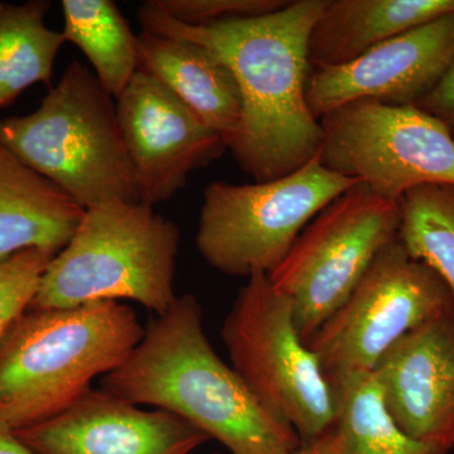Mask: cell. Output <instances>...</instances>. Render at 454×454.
<instances>
[{
    "mask_svg": "<svg viewBox=\"0 0 454 454\" xmlns=\"http://www.w3.org/2000/svg\"><path fill=\"white\" fill-rule=\"evenodd\" d=\"M327 0H293L265 16L187 26L151 3L140 5L143 32L200 44L234 74L243 98L240 131L230 151L255 182L286 177L316 158L322 129L306 85L312 27Z\"/></svg>",
    "mask_w": 454,
    "mask_h": 454,
    "instance_id": "cell-1",
    "label": "cell"
},
{
    "mask_svg": "<svg viewBox=\"0 0 454 454\" xmlns=\"http://www.w3.org/2000/svg\"><path fill=\"white\" fill-rule=\"evenodd\" d=\"M103 389L177 415L231 454H294L301 447L291 424L269 411L212 348L193 294L177 297L152 321L129 357L106 375Z\"/></svg>",
    "mask_w": 454,
    "mask_h": 454,
    "instance_id": "cell-2",
    "label": "cell"
},
{
    "mask_svg": "<svg viewBox=\"0 0 454 454\" xmlns=\"http://www.w3.org/2000/svg\"><path fill=\"white\" fill-rule=\"evenodd\" d=\"M145 334L121 301L27 309L0 340V424L16 432L61 414L95 378L118 369Z\"/></svg>",
    "mask_w": 454,
    "mask_h": 454,
    "instance_id": "cell-3",
    "label": "cell"
},
{
    "mask_svg": "<svg viewBox=\"0 0 454 454\" xmlns=\"http://www.w3.org/2000/svg\"><path fill=\"white\" fill-rule=\"evenodd\" d=\"M0 145L85 210L140 202L114 98L80 62L67 66L35 113L0 121Z\"/></svg>",
    "mask_w": 454,
    "mask_h": 454,
    "instance_id": "cell-4",
    "label": "cell"
},
{
    "mask_svg": "<svg viewBox=\"0 0 454 454\" xmlns=\"http://www.w3.org/2000/svg\"><path fill=\"white\" fill-rule=\"evenodd\" d=\"M179 241L178 226L145 203L86 208L70 243L51 260L28 309L129 300L162 316L177 300Z\"/></svg>",
    "mask_w": 454,
    "mask_h": 454,
    "instance_id": "cell-5",
    "label": "cell"
},
{
    "mask_svg": "<svg viewBox=\"0 0 454 454\" xmlns=\"http://www.w3.org/2000/svg\"><path fill=\"white\" fill-rule=\"evenodd\" d=\"M360 181L328 169L319 154L286 177L214 182L203 192L197 249L227 276L270 274L313 217Z\"/></svg>",
    "mask_w": 454,
    "mask_h": 454,
    "instance_id": "cell-6",
    "label": "cell"
},
{
    "mask_svg": "<svg viewBox=\"0 0 454 454\" xmlns=\"http://www.w3.org/2000/svg\"><path fill=\"white\" fill-rule=\"evenodd\" d=\"M232 367L269 411L297 432L301 446L324 434L336 395L316 355L301 340L291 301L255 271L221 328Z\"/></svg>",
    "mask_w": 454,
    "mask_h": 454,
    "instance_id": "cell-7",
    "label": "cell"
},
{
    "mask_svg": "<svg viewBox=\"0 0 454 454\" xmlns=\"http://www.w3.org/2000/svg\"><path fill=\"white\" fill-rule=\"evenodd\" d=\"M400 221V202L382 199L360 182L325 206L268 274L291 301L304 342L348 301L381 250L396 240Z\"/></svg>",
    "mask_w": 454,
    "mask_h": 454,
    "instance_id": "cell-8",
    "label": "cell"
},
{
    "mask_svg": "<svg viewBox=\"0 0 454 454\" xmlns=\"http://www.w3.org/2000/svg\"><path fill=\"white\" fill-rule=\"evenodd\" d=\"M452 307L447 284L411 258L397 236L307 346L333 389L349 376L372 372L397 340Z\"/></svg>",
    "mask_w": 454,
    "mask_h": 454,
    "instance_id": "cell-9",
    "label": "cell"
},
{
    "mask_svg": "<svg viewBox=\"0 0 454 454\" xmlns=\"http://www.w3.org/2000/svg\"><path fill=\"white\" fill-rule=\"evenodd\" d=\"M319 124L322 164L382 199L400 202L423 184H454L452 134L419 107L354 101Z\"/></svg>",
    "mask_w": 454,
    "mask_h": 454,
    "instance_id": "cell-10",
    "label": "cell"
},
{
    "mask_svg": "<svg viewBox=\"0 0 454 454\" xmlns=\"http://www.w3.org/2000/svg\"><path fill=\"white\" fill-rule=\"evenodd\" d=\"M116 114L140 202L172 199L188 176L219 160L227 146L219 134L151 74L137 71L116 98Z\"/></svg>",
    "mask_w": 454,
    "mask_h": 454,
    "instance_id": "cell-11",
    "label": "cell"
},
{
    "mask_svg": "<svg viewBox=\"0 0 454 454\" xmlns=\"http://www.w3.org/2000/svg\"><path fill=\"white\" fill-rule=\"evenodd\" d=\"M454 57V13L396 35L337 67H310L307 104L317 121L346 104L415 106Z\"/></svg>",
    "mask_w": 454,
    "mask_h": 454,
    "instance_id": "cell-12",
    "label": "cell"
},
{
    "mask_svg": "<svg viewBox=\"0 0 454 454\" xmlns=\"http://www.w3.org/2000/svg\"><path fill=\"white\" fill-rule=\"evenodd\" d=\"M372 372L396 426L448 454L454 447V307L397 340Z\"/></svg>",
    "mask_w": 454,
    "mask_h": 454,
    "instance_id": "cell-13",
    "label": "cell"
},
{
    "mask_svg": "<svg viewBox=\"0 0 454 454\" xmlns=\"http://www.w3.org/2000/svg\"><path fill=\"white\" fill-rule=\"evenodd\" d=\"M14 434L35 454H191L210 441L177 415L142 411L106 389Z\"/></svg>",
    "mask_w": 454,
    "mask_h": 454,
    "instance_id": "cell-14",
    "label": "cell"
},
{
    "mask_svg": "<svg viewBox=\"0 0 454 454\" xmlns=\"http://www.w3.org/2000/svg\"><path fill=\"white\" fill-rule=\"evenodd\" d=\"M138 70L163 83L231 148L240 131L243 98L219 57L193 42L142 32Z\"/></svg>",
    "mask_w": 454,
    "mask_h": 454,
    "instance_id": "cell-15",
    "label": "cell"
},
{
    "mask_svg": "<svg viewBox=\"0 0 454 454\" xmlns=\"http://www.w3.org/2000/svg\"><path fill=\"white\" fill-rule=\"evenodd\" d=\"M85 208L0 145V262L23 250L59 254Z\"/></svg>",
    "mask_w": 454,
    "mask_h": 454,
    "instance_id": "cell-16",
    "label": "cell"
},
{
    "mask_svg": "<svg viewBox=\"0 0 454 454\" xmlns=\"http://www.w3.org/2000/svg\"><path fill=\"white\" fill-rule=\"evenodd\" d=\"M454 13V0H327L309 41L310 67H337Z\"/></svg>",
    "mask_w": 454,
    "mask_h": 454,
    "instance_id": "cell-17",
    "label": "cell"
},
{
    "mask_svg": "<svg viewBox=\"0 0 454 454\" xmlns=\"http://www.w3.org/2000/svg\"><path fill=\"white\" fill-rule=\"evenodd\" d=\"M333 391V422L295 454H447L414 441L396 426L372 372L349 376Z\"/></svg>",
    "mask_w": 454,
    "mask_h": 454,
    "instance_id": "cell-18",
    "label": "cell"
},
{
    "mask_svg": "<svg viewBox=\"0 0 454 454\" xmlns=\"http://www.w3.org/2000/svg\"><path fill=\"white\" fill-rule=\"evenodd\" d=\"M50 7L47 0L0 2V109L35 83L52 89L53 64L66 41L44 23Z\"/></svg>",
    "mask_w": 454,
    "mask_h": 454,
    "instance_id": "cell-19",
    "label": "cell"
},
{
    "mask_svg": "<svg viewBox=\"0 0 454 454\" xmlns=\"http://www.w3.org/2000/svg\"><path fill=\"white\" fill-rule=\"evenodd\" d=\"M66 42L88 57L98 82L118 98L138 71V35L113 0H62Z\"/></svg>",
    "mask_w": 454,
    "mask_h": 454,
    "instance_id": "cell-20",
    "label": "cell"
},
{
    "mask_svg": "<svg viewBox=\"0 0 454 454\" xmlns=\"http://www.w3.org/2000/svg\"><path fill=\"white\" fill-rule=\"evenodd\" d=\"M399 241L454 294V184H423L400 200Z\"/></svg>",
    "mask_w": 454,
    "mask_h": 454,
    "instance_id": "cell-21",
    "label": "cell"
},
{
    "mask_svg": "<svg viewBox=\"0 0 454 454\" xmlns=\"http://www.w3.org/2000/svg\"><path fill=\"white\" fill-rule=\"evenodd\" d=\"M55 256L47 250L33 247L0 262V340L28 309L42 277Z\"/></svg>",
    "mask_w": 454,
    "mask_h": 454,
    "instance_id": "cell-22",
    "label": "cell"
},
{
    "mask_svg": "<svg viewBox=\"0 0 454 454\" xmlns=\"http://www.w3.org/2000/svg\"><path fill=\"white\" fill-rule=\"evenodd\" d=\"M167 16L187 26H210L274 13L291 0H149Z\"/></svg>",
    "mask_w": 454,
    "mask_h": 454,
    "instance_id": "cell-23",
    "label": "cell"
},
{
    "mask_svg": "<svg viewBox=\"0 0 454 454\" xmlns=\"http://www.w3.org/2000/svg\"><path fill=\"white\" fill-rule=\"evenodd\" d=\"M414 106L438 119L454 138V57L446 73Z\"/></svg>",
    "mask_w": 454,
    "mask_h": 454,
    "instance_id": "cell-24",
    "label": "cell"
},
{
    "mask_svg": "<svg viewBox=\"0 0 454 454\" xmlns=\"http://www.w3.org/2000/svg\"><path fill=\"white\" fill-rule=\"evenodd\" d=\"M0 454H35L23 444L13 430L0 424Z\"/></svg>",
    "mask_w": 454,
    "mask_h": 454,
    "instance_id": "cell-25",
    "label": "cell"
},
{
    "mask_svg": "<svg viewBox=\"0 0 454 454\" xmlns=\"http://www.w3.org/2000/svg\"><path fill=\"white\" fill-rule=\"evenodd\" d=\"M295 454V453H294Z\"/></svg>",
    "mask_w": 454,
    "mask_h": 454,
    "instance_id": "cell-26",
    "label": "cell"
}]
</instances>
